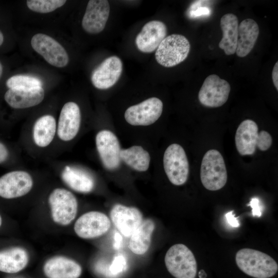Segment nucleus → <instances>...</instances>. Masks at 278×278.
I'll return each mask as SVG.
<instances>
[{
  "label": "nucleus",
  "mask_w": 278,
  "mask_h": 278,
  "mask_svg": "<svg viewBox=\"0 0 278 278\" xmlns=\"http://www.w3.org/2000/svg\"><path fill=\"white\" fill-rule=\"evenodd\" d=\"M226 219L228 222L233 227H238L239 223L237 219V217L235 216L234 211H231L228 212L225 215Z\"/></svg>",
  "instance_id": "32"
},
{
  "label": "nucleus",
  "mask_w": 278,
  "mask_h": 278,
  "mask_svg": "<svg viewBox=\"0 0 278 278\" xmlns=\"http://www.w3.org/2000/svg\"><path fill=\"white\" fill-rule=\"evenodd\" d=\"M235 261L240 270L254 278H270L278 270V265L273 258L252 249L244 248L238 251Z\"/></svg>",
  "instance_id": "1"
},
{
  "label": "nucleus",
  "mask_w": 278,
  "mask_h": 278,
  "mask_svg": "<svg viewBox=\"0 0 278 278\" xmlns=\"http://www.w3.org/2000/svg\"><path fill=\"white\" fill-rule=\"evenodd\" d=\"M227 171L221 154L217 150H208L201 165L200 179L203 186L211 191L222 188L227 181Z\"/></svg>",
  "instance_id": "3"
},
{
  "label": "nucleus",
  "mask_w": 278,
  "mask_h": 278,
  "mask_svg": "<svg viewBox=\"0 0 278 278\" xmlns=\"http://www.w3.org/2000/svg\"><path fill=\"white\" fill-rule=\"evenodd\" d=\"M32 48L50 64L63 67L68 63L69 58L65 48L51 37L43 34H34L31 40Z\"/></svg>",
  "instance_id": "9"
},
{
  "label": "nucleus",
  "mask_w": 278,
  "mask_h": 278,
  "mask_svg": "<svg viewBox=\"0 0 278 278\" xmlns=\"http://www.w3.org/2000/svg\"><path fill=\"white\" fill-rule=\"evenodd\" d=\"M43 271L47 278H79L82 273V267L75 260L60 255L47 260Z\"/></svg>",
  "instance_id": "19"
},
{
  "label": "nucleus",
  "mask_w": 278,
  "mask_h": 278,
  "mask_svg": "<svg viewBox=\"0 0 278 278\" xmlns=\"http://www.w3.org/2000/svg\"><path fill=\"white\" fill-rule=\"evenodd\" d=\"M165 264L168 272L176 278H195L197 264L192 251L185 245L177 244L167 251Z\"/></svg>",
  "instance_id": "4"
},
{
  "label": "nucleus",
  "mask_w": 278,
  "mask_h": 278,
  "mask_svg": "<svg viewBox=\"0 0 278 278\" xmlns=\"http://www.w3.org/2000/svg\"><path fill=\"white\" fill-rule=\"evenodd\" d=\"M3 65L1 62L0 61V78H1L2 75L3 74Z\"/></svg>",
  "instance_id": "36"
},
{
  "label": "nucleus",
  "mask_w": 278,
  "mask_h": 278,
  "mask_svg": "<svg viewBox=\"0 0 278 278\" xmlns=\"http://www.w3.org/2000/svg\"><path fill=\"white\" fill-rule=\"evenodd\" d=\"M238 25V18L233 13H227L221 18L220 27L222 38L218 46L227 55H232L236 52Z\"/></svg>",
  "instance_id": "24"
},
{
  "label": "nucleus",
  "mask_w": 278,
  "mask_h": 278,
  "mask_svg": "<svg viewBox=\"0 0 278 278\" xmlns=\"http://www.w3.org/2000/svg\"><path fill=\"white\" fill-rule=\"evenodd\" d=\"M248 206L252 207V214L253 217H260L262 212L260 211V206L259 205V199L257 198H253L251 199Z\"/></svg>",
  "instance_id": "31"
},
{
  "label": "nucleus",
  "mask_w": 278,
  "mask_h": 278,
  "mask_svg": "<svg viewBox=\"0 0 278 278\" xmlns=\"http://www.w3.org/2000/svg\"><path fill=\"white\" fill-rule=\"evenodd\" d=\"M120 159L126 165L138 171H145L149 166L150 156L140 146H133L120 150Z\"/></svg>",
  "instance_id": "27"
},
{
  "label": "nucleus",
  "mask_w": 278,
  "mask_h": 278,
  "mask_svg": "<svg viewBox=\"0 0 278 278\" xmlns=\"http://www.w3.org/2000/svg\"><path fill=\"white\" fill-rule=\"evenodd\" d=\"M9 152L7 147L0 142V164L4 162L8 158Z\"/></svg>",
  "instance_id": "33"
},
{
  "label": "nucleus",
  "mask_w": 278,
  "mask_h": 278,
  "mask_svg": "<svg viewBox=\"0 0 278 278\" xmlns=\"http://www.w3.org/2000/svg\"><path fill=\"white\" fill-rule=\"evenodd\" d=\"M61 178L67 186L79 193H90L95 187L93 177L86 171L78 167L65 166L61 173Z\"/></svg>",
  "instance_id": "23"
},
{
  "label": "nucleus",
  "mask_w": 278,
  "mask_h": 278,
  "mask_svg": "<svg viewBox=\"0 0 278 278\" xmlns=\"http://www.w3.org/2000/svg\"><path fill=\"white\" fill-rule=\"evenodd\" d=\"M154 228L155 224L152 219H146L142 221L130 236L128 247L132 252L143 255L148 250Z\"/></svg>",
  "instance_id": "25"
},
{
  "label": "nucleus",
  "mask_w": 278,
  "mask_h": 278,
  "mask_svg": "<svg viewBox=\"0 0 278 278\" xmlns=\"http://www.w3.org/2000/svg\"><path fill=\"white\" fill-rule=\"evenodd\" d=\"M190 49L188 39L182 34H172L166 37L155 53L157 62L166 67L175 66L184 61Z\"/></svg>",
  "instance_id": "6"
},
{
  "label": "nucleus",
  "mask_w": 278,
  "mask_h": 278,
  "mask_svg": "<svg viewBox=\"0 0 278 278\" xmlns=\"http://www.w3.org/2000/svg\"><path fill=\"white\" fill-rule=\"evenodd\" d=\"M123 72V63L119 58L112 56L105 59L92 72L91 81L97 89L106 90L113 86Z\"/></svg>",
  "instance_id": "14"
},
{
  "label": "nucleus",
  "mask_w": 278,
  "mask_h": 278,
  "mask_svg": "<svg viewBox=\"0 0 278 278\" xmlns=\"http://www.w3.org/2000/svg\"><path fill=\"white\" fill-rule=\"evenodd\" d=\"M29 254L23 247L16 246L0 251V271L15 273L23 270L28 265Z\"/></svg>",
  "instance_id": "21"
},
{
  "label": "nucleus",
  "mask_w": 278,
  "mask_h": 278,
  "mask_svg": "<svg viewBox=\"0 0 278 278\" xmlns=\"http://www.w3.org/2000/svg\"><path fill=\"white\" fill-rule=\"evenodd\" d=\"M272 81L276 90H278V62L277 61L272 72Z\"/></svg>",
  "instance_id": "34"
},
{
  "label": "nucleus",
  "mask_w": 278,
  "mask_h": 278,
  "mask_svg": "<svg viewBox=\"0 0 278 278\" xmlns=\"http://www.w3.org/2000/svg\"><path fill=\"white\" fill-rule=\"evenodd\" d=\"M236 53L239 57L247 56L253 48L259 35L257 23L252 19H246L238 25Z\"/></svg>",
  "instance_id": "22"
},
{
  "label": "nucleus",
  "mask_w": 278,
  "mask_h": 278,
  "mask_svg": "<svg viewBox=\"0 0 278 278\" xmlns=\"http://www.w3.org/2000/svg\"><path fill=\"white\" fill-rule=\"evenodd\" d=\"M44 97L42 87L31 89H9L4 99L9 106L14 109H25L40 103Z\"/></svg>",
  "instance_id": "20"
},
{
  "label": "nucleus",
  "mask_w": 278,
  "mask_h": 278,
  "mask_svg": "<svg viewBox=\"0 0 278 278\" xmlns=\"http://www.w3.org/2000/svg\"><path fill=\"white\" fill-rule=\"evenodd\" d=\"M235 145L241 155H252L256 148L261 151L268 150L271 146L272 139L266 131L258 132L256 123L251 119L242 121L238 127L235 136Z\"/></svg>",
  "instance_id": "2"
},
{
  "label": "nucleus",
  "mask_w": 278,
  "mask_h": 278,
  "mask_svg": "<svg viewBox=\"0 0 278 278\" xmlns=\"http://www.w3.org/2000/svg\"><path fill=\"white\" fill-rule=\"evenodd\" d=\"M48 203L52 220L56 224L66 226L75 219L78 201L70 190L63 188L54 189L48 196Z\"/></svg>",
  "instance_id": "5"
},
{
  "label": "nucleus",
  "mask_w": 278,
  "mask_h": 278,
  "mask_svg": "<svg viewBox=\"0 0 278 278\" xmlns=\"http://www.w3.org/2000/svg\"><path fill=\"white\" fill-rule=\"evenodd\" d=\"M57 132L55 118L50 115L39 117L35 122L32 130L33 140L40 147H46L53 141Z\"/></svg>",
  "instance_id": "26"
},
{
  "label": "nucleus",
  "mask_w": 278,
  "mask_h": 278,
  "mask_svg": "<svg viewBox=\"0 0 278 278\" xmlns=\"http://www.w3.org/2000/svg\"><path fill=\"white\" fill-rule=\"evenodd\" d=\"M165 172L170 182L180 186L187 181L189 172L188 159L183 147L172 144L165 151L163 156Z\"/></svg>",
  "instance_id": "7"
},
{
  "label": "nucleus",
  "mask_w": 278,
  "mask_h": 278,
  "mask_svg": "<svg viewBox=\"0 0 278 278\" xmlns=\"http://www.w3.org/2000/svg\"><path fill=\"white\" fill-rule=\"evenodd\" d=\"M110 227V220L106 214L98 211H90L77 219L74 230L79 237L92 239L105 234Z\"/></svg>",
  "instance_id": "11"
},
{
  "label": "nucleus",
  "mask_w": 278,
  "mask_h": 278,
  "mask_svg": "<svg viewBox=\"0 0 278 278\" xmlns=\"http://www.w3.org/2000/svg\"><path fill=\"white\" fill-rule=\"evenodd\" d=\"M31 176L23 170L9 172L0 177V197L14 199L24 196L32 189Z\"/></svg>",
  "instance_id": "13"
},
{
  "label": "nucleus",
  "mask_w": 278,
  "mask_h": 278,
  "mask_svg": "<svg viewBox=\"0 0 278 278\" xmlns=\"http://www.w3.org/2000/svg\"><path fill=\"white\" fill-rule=\"evenodd\" d=\"M166 25L158 20L146 23L135 38V44L139 50L144 53H151L155 50L166 37Z\"/></svg>",
  "instance_id": "18"
},
{
  "label": "nucleus",
  "mask_w": 278,
  "mask_h": 278,
  "mask_svg": "<svg viewBox=\"0 0 278 278\" xmlns=\"http://www.w3.org/2000/svg\"><path fill=\"white\" fill-rule=\"evenodd\" d=\"M2 217H1V216L0 215V227L2 225Z\"/></svg>",
  "instance_id": "37"
},
{
  "label": "nucleus",
  "mask_w": 278,
  "mask_h": 278,
  "mask_svg": "<svg viewBox=\"0 0 278 278\" xmlns=\"http://www.w3.org/2000/svg\"><path fill=\"white\" fill-rule=\"evenodd\" d=\"M6 84L9 89H31L42 86L40 79L25 75L12 76L7 80Z\"/></svg>",
  "instance_id": "28"
},
{
  "label": "nucleus",
  "mask_w": 278,
  "mask_h": 278,
  "mask_svg": "<svg viewBox=\"0 0 278 278\" xmlns=\"http://www.w3.org/2000/svg\"><path fill=\"white\" fill-rule=\"evenodd\" d=\"M163 108V102L160 99L151 97L127 109L125 118L133 126L150 125L160 118Z\"/></svg>",
  "instance_id": "10"
},
{
  "label": "nucleus",
  "mask_w": 278,
  "mask_h": 278,
  "mask_svg": "<svg viewBox=\"0 0 278 278\" xmlns=\"http://www.w3.org/2000/svg\"><path fill=\"white\" fill-rule=\"evenodd\" d=\"M126 262L122 256H118L115 258L111 265L108 267V270L110 277L118 276L126 269Z\"/></svg>",
  "instance_id": "30"
},
{
  "label": "nucleus",
  "mask_w": 278,
  "mask_h": 278,
  "mask_svg": "<svg viewBox=\"0 0 278 278\" xmlns=\"http://www.w3.org/2000/svg\"><path fill=\"white\" fill-rule=\"evenodd\" d=\"M65 0H28L26 4L31 10L42 13L54 11L66 3Z\"/></svg>",
  "instance_id": "29"
},
{
  "label": "nucleus",
  "mask_w": 278,
  "mask_h": 278,
  "mask_svg": "<svg viewBox=\"0 0 278 278\" xmlns=\"http://www.w3.org/2000/svg\"><path fill=\"white\" fill-rule=\"evenodd\" d=\"M110 11L108 1H89L82 20L83 29L91 34H97L101 32L106 26Z\"/></svg>",
  "instance_id": "15"
},
{
  "label": "nucleus",
  "mask_w": 278,
  "mask_h": 278,
  "mask_svg": "<svg viewBox=\"0 0 278 278\" xmlns=\"http://www.w3.org/2000/svg\"><path fill=\"white\" fill-rule=\"evenodd\" d=\"M4 42V35L2 32L0 30V46L2 45Z\"/></svg>",
  "instance_id": "35"
},
{
  "label": "nucleus",
  "mask_w": 278,
  "mask_h": 278,
  "mask_svg": "<svg viewBox=\"0 0 278 278\" xmlns=\"http://www.w3.org/2000/svg\"><path fill=\"white\" fill-rule=\"evenodd\" d=\"M231 91L229 83L218 75L212 74L204 80L198 93L200 102L208 108H217L228 100Z\"/></svg>",
  "instance_id": "8"
},
{
  "label": "nucleus",
  "mask_w": 278,
  "mask_h": 278,
  "mask_svg": "<svg viewBox=\"0 0 278 278\" xmlns=\"http://www.w3.org/2000/svg\"><path fill=\"white\" fill-rule=\"evenodd\" d=\"M110 218L117 229L125 237H130L143 221L142 213L138 208L120 204L113 206Z\"/></svg>",
  "instance_id": "16"
},
{
  "label": "nucleus",
  "mask_w": 278,
  "mask_h": 278,
  "mask_svg": "<svg viewBox=\"0 0 278 278\" xmlns=\"http://www.w3.org/2000/svg\"><path fill=\"white\" fill-rule=\"evenodd\" d=\"M95 142L104 167L109 170L118 168L121 162L119 153L121 149L117 136L111 131L103 130L96 134Z\"/></svg>",
  "instance_id": "12"
},
{
  "label": "nucleus",
  "mask_w": 278,
  "mask_h": 278,
  "mask_svg": "<svg viewBox=\"0 0 278 278\" xmlns=\"http://www.w3.org/2000/svg\"><path fill=\"white\" fill-rule=\"evenodd\" d=\"M81 124V113L78 105L67 102L63 106L57 125L59 138L65 142L72 140L78 134Z\"/></svg>",
  "instance_id": "17"
}]
</instances>
